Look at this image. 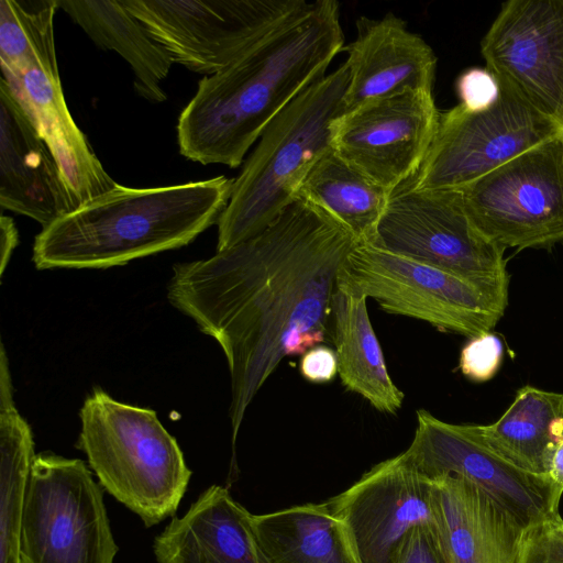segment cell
I'll list each match as a JSON object with an SVG mask.
<instances>
[{
  "label": "cell",
  "mask_w": 563,
  "mask_h": 563,
  "mask_svg": "<svg viewBox=\"0 0 563 563\" xmlns=\"http://www.w3.org/2000/svg\"><path fill=\"white\" fill-rule=\"evenodd\" d=\"M356 240L297 198L264 231L207 260L174 266L172 306L221 346L235 442L245 411L286 356L330 336L331 299Z\"/></svg>",
  "instance_id": "cell-1"
},
{
  "label": "cell",
  "mask_w": 563,
  "mask_h": 563,
  "mask_svg": "<svg viewBox=\"0 0 563 563\" xmlns=\"http://www.w3.org/2000/svg\"><path fill=\"white\" fill-rule=\"evenodd\" d=\"M344 48L335 0H302L220 71L205 76L177 123L186 158L239 167L268 123Z\"/></svg>",
  "instance_id": "cell-2"
},
{
  "label": "cell",
  "mask_w": 563,
  "mask_h": 563,
  "mask_svg": "<svg viewBox=\"0 0 563 563\" xmlns=\"http://www.w3.org/2000/svg\"><path fill=\"white\" fill-rule=\"evenodd\" d=\"M233 181L217 176L151 188L117 184L43 227L32 261L37 269L109 268L185 246L218 223Z\"/></svg>",
  "instance_id": "cell-3"
},
{
  "label": "cell",
  "mask_w": 563,
  "mask_h": 563,
  "mask_svg": "<svg viewBox=\"0 0 563 563\" xmlns=\"http://www.w3.org/2000/svg\"><path fill=\"white\" fill-rule=\"evenodd\" d=\"M343 63L292 99L265 128L218 220L217 252L254 238L297 198L313 165L331 146L332 122L345 111Z\"/></svg>",
  "instance_id": "cell-4"
},
{
  "label": "cell",
  "mask_w": 563,
  "mask_h": 563,
  "mask_svg": "<svg viewBox=\"0 0 563 563\" xmlns=\"http://www.w3.org/2000/svg\"><path fill=\"white\" fill-rule=\"evenodd\" d=\"M79 416L78 446L100 485L146 527L174 515L191 471L156 412L118 401L96 388Z\"/></svg>",
  "instance_id": "cell-5"
},
{
  "label": "cell",
  "mask_w": 563,
  "mask_h": 563,
  "mask_svg": "<svg viewBox=\"0 0 563 563\" xmlns=\"http://www.w3.org/2000/svg\"><path fill=\"white\" fill-rule=\"evenodd\" d=\"M372 245L456 275L508 305L506 250L473 224L461 189L404 184L391 194Z\"/></svg>",
  "instance_id": "cell-6"
},
{
  "label": "cell",
  "mask_w": 563,
  "mask_h": 563,
  "mask_svg": "<svg viewBox=\"0 0 563 563\" xmlns=\"http://www.w3.org/2000/svg\"><path fill=\"white\" fill-rule=\"evenodd\" d=\"M102 486L86 463L36 454L25 489L22 563H113Z\"/></svg>",
  "instance_id": "cell-7"
},
{
  "label": "cell",
  "mask_w": 563,
  "mask_h": 563,
  "mask_svg": "<svg viewBox=\"0 0 563 563\" xmlns=\"http://www.w3.org/2000/svg\"><path fill=\"white\" fill-rule=\"evenodd\" d=\"M339 277L388 313L468 339L492 332L505 312L474 284L372 244L355 246Z\"/></svg>",
  "instance_id": "cell-8"
},
{
  "label": "cell",
  "mask_w": 563,
  "mask_h": 563,
  "mask_svg": "<svg viewBox=\"0 0 563 563\" xmlns=\"http://www.w3.org/2000/svg\"><path fill=\"white\" fill-rule=\"evenodd\" d=\"M497 101L481 111L457 104L440 113L416 189H461L562 132V126L500 85Z\"/></svg>",
  "instance_id": "cell-9"
},
{
  "label": "cell",
  "mask_w": 563,
  "mask_h": 563,
  "mask_svg": "<svg viewBox=\"0 0 563 563\" xmlns=\"http://www.w3.org/2000/svg\"><path fill=\"white\" fill-rule=\"evenodd\" d=\"M461 191L473 224L505 250L563 241V131Z\"/></svg>",
  "instance_id": "cell-10"
},
{
  "label": "cell",
  "mask_w": 563,
  "mask_h": 563,
  "mask_svg": "<svg viewBox=\"0 0 563 563\" xmlns=\"http://www.w3.org/2000/svg\"><path fill=\"white\" fill-rule=\"evenodd\" d=\"M173 63L213 75L302 0H121Z\"/></svg>",
  "instance_id": "cell-11"
},
{
  "label": "cell",
  "mask_w": 563,
  "mask_h": 563,
  "mask_svg": "<svg viewBox=\"0 0 563 563\" xmlns=\"http://www.w3.org/2000/svg\"><path fill=\"white\" fill-rule=\"evenodd\" d=\"M404 453L431 482L455 476L476 485L528 529L561 517V498L551 479L504 460L478 438L473 424L442 421L420 409L413 439Z\"/></svg>",
  "instance_id": "cell-12"
},
{
  "label": "cell",
  "mask_w": 563,
  "mask_h": 563,
  "mask_svg": "<svg viewBox=\"0 0 563 563\" xmlns=\"http://www.w3.org/2000/svg\"><path fill=\"white\" fill-rule=\"evenodd\" d=\"M440 113L428 90L372 99L332 122L331 146L342 159L393 194L421 167Z\"/></svg>",
  "instance_id": "cell-13"
},
{
  "label": "cell",
  "mask_w": 563,
  "mask_h": 563,
  "mask_svg": "<svg viewBox=\"0 0 563 563\" xmlns=\"http://www.w3.org/2000/svg\"><path fill=\"white\" fill-rule=\"evenodd\" d=\"M486 68L563 125V0H509L481 43Z\"/></svg>",
  "instance_id": "cell-14"
},
{
  "label": "cell",
  "mask_w": 563,
  "mask_h": 563,
  "mask_svg": "<svg viewBox=\"0 0 563 563\" xmlns=\"http://www.w3.org/2000/svg\"><path fill=\"white\" fill-rule=\"evenodd\" d=\"M360 563H398L421 526H435L433 483L405 453L383 461L329 500Z\"/></svg>",
  "instance_id": "cell-15"
},
{
  "label": "cell",
  "mask_w": 563,
  "mask_h": 563,
  "mask_svg": "<svg viewBox=\"0 0 563 563\" xmlns=\"http://www.w3.org/2000/svg\"><path fill=\"white\" fill-rule=\"evenodd\" d=\"M0 206L26 216L43 227L80 207L47 144L2 77Z\"/></svg>",
  "instance_id": "cell-16"
},
{
  "label": "cell",
  "mask_w": 563,
  "mask_h": 563,
  "mask_svg": "<svg viewBox=\"0 0 563 563\" xmlns=\"http://www.w3.org/2000/svg\"><path fill=\"white\" fill-rule=\"evenodd\" d=\"M356 30V37L343 48L349 70L345 111L407 90L432 91L437 56L406 21L391 12L380 19L361 16Z\"/></svg>",
  "instance_id": "cell-17"
},
{
  "label": "cell",
  "mask_w": 563,
  "mask_h": 563,
  "mask_svg": "<svg viewBox=\"0 0 563 563\" xmlns=\"http://www.w3.org/2000/svg\"><path fill=\"white\" fill-rule=\"evenodd\" d=\"M435 530L448 563H518L528 528L468 481H432Z\"/></svg>",
  "instance_id": "cell-18"
},
{
  "label": "cell",
  "mask_w": 563,
  "mask_h": 563,
  "mask_svg": "<svg viewBox=\"0 0 563 563\" xmlns=\"http://www.w3.org/2000/svg\"><path fill=\"white\" fill-rule=\"evenodd\" d=\"M16 101L51 150L79 205L112 189L117 183L93 153L65 101L58 68L31 66L1 70Z\"/></svg>",
  "instance_id": "cell-19"
},
{
  "label": "cell",
  "mask_w": 563,
  "mask_h": 563,
  "mask_svg": "<svg viewBox=\"0 0 563 563\" xmlns=\"http://www.w3.org/2000/svg\"><path fill=\"white\" fill-rule=\"evenodd\" d=\"M157 563H272L252 528V514L219 485L206 489L154 541Z\"/></svg>",
  "instance_id": "cell-20"
},
{
  "label": "cell",
  "mask_w": 563,
  "mask_h": 563,
  "mask_svg": "<svg viewBox=\"0 0 563 563\" xmlns=\"http://www.w3.org/2000/svg\"><path fill=\"white\" fill-rule=\"evenodd\" d=\"M367 297L338 277L331 299L330 338L335 346L343 386L365 398L376 410L396 413L404 393L394 384L372 327Z\"/></svg>",
  "instance_id": "cell-21"
},
{
  "label": "cell",
  "mask_w": 563,
  "mask_h": 563,
  "mask_svg": "<svg viewBox=\"0 0 563 563\" xmlns=\"http://www.w3.org/2000/svg\"><path fill=\"white\" fill-rule=\"evenodd\" d=\"M59 9L102 49L117 52L130 65L134 89L152 102L167 99L162 82L173 60L121 0H58Z\"/></svg>",
  "instance_id": "cell-22"
},
{
  "label": "cell",
  "mask_w": 563,
  "mask_h": 563,
  "mask_svg": "<svg viewBox=\"0 0 563 563\" xmlns=\"http://www.w3.org/2000/svg\"><path fill=\"white\" fill-rule=\"evenodd\" d=\"M473 427L478 438L504 460L522 471L549 477L554 452L563 439V394L526 385L497 421Z\"/></svg>",
  "instance_id": "cell-23"
},
{
  "label": "cell",
  "mask_w": 563,
  "mask_h": 563,
  "mask_svg": "<svg viewBox=\"0 0 563 563\" xmlns=\"http://www.w3.org/2000/svg\"><path fill=\"white\" fill-rule=\"evenodd\" d=\"M252 528L272 563H360L329 500L252 515Z\"/></svg>",
  "instance_id": "cell-24"
},
{
  "label": "cell",
  "mask_w": 563,
  "mask_h": 563,
  "mask_svg": "<svg viewBox=\"0 0 563 563\" xmlns=\"http://www.w3.org/2000/svg\"><path fill=\"white\" fill-rule=\"evenodd\" d=\"M390 196L332 148L313 165L298 192V198L341 224L358 245L374 243Z\"/></svg>",
  "instance_id": "cell-25"
},
{
  "label": "cell",
  "mask_w": 563,
  "mask_h": 563,
  "mask_svg": "<svg viewBox=\"0 0 563 563\" xmlns=\"http://www.w3.org/2000/svg\"><path fill=\"white\" fill-rule=\"evenodd\" d=\"M35 455L31 428L15 405L0 408V563H22L25 489Z\"/></svg>",
  "instance_id": "cell-26"
},
{
  "label": "cell",
  "mask_w": 563,
  "mask_h": 563,
  "mask_svg": "<svg viewBox=\"0 0 563 563\" xmlns=\"http://www.w3.org/2000/svg\"><path fill=\"white\" fill-rule=\"evenodd\" d=\"M58 0L0 1L1 70L58 68L54 16Z\"/></svg>",
  "instance_id": "cell-27"
},
{
  "label": "cell",
  "mask_w": 563,
  "mask_h": 563,
  "mask_svg": "<svg viewBox=\"0 0 563 563\" xmlns=\"http://www.w3.org/2000/svg\"><path fill=\"white\" fill-rule=\"evenodd\" d=\"M503 356L501 339L493 332H487L470 339L464 345L460 356V369L473 382H487L497 373Z\"/></svg>",
  "instance_id": "cell-28"
},
{
  "label": "cell",
  "mask_w": 563,
  "mask_h": 563,
  "mask_svg": "<svg viewBox=\"0 0 563 563\" xmlns=\"http://www.w3.org/2000/svg\"><path fill=\"white\" fill-rule=\"evenodd\" d=\"M518 563H563V519L528 530Z\"/></svg>",
  "instance_id": "cell-29"
},
{
  "label": "cell",
  "mask_w": 563,
  "mask_h": 563,
  "mask_svg": "<svg viewBox=\"0 0 563 563\" xmlns=\"http://www.w3.org/2000/svg\"><path fill=\"white\" fill-rule=\"evenodd\" d=\"M460 104L471 111H481L493 106L500 92L495 75L487 68L471 67L460 74L455 82Z\"/></svg>",
  "instance_id": "cell-30"
},
{
  "label": "cell",
  "mask_w": 563,
  "mask_h": 563,
  "mask_svg": "<svg viewBox=\"0 0 563 563\" xmlns=\"http://www.w3.org/2000/svg\"><path fill=\"white\" fill-rule=\"evenodd\" d=\"M398 563H448L435 526L416 528L405 543Z\"/></svg>",
  "instance_id": "cell-31"
},
{
  "label": "cell",
  "mask_w": 563,
  "mask_h": 563,
  "mask_svg": "<svg viewBox=\"0 0 563 563\" xmlns=\"http://www.w3.org/2000/svg\"><path fill=\"white\" fill-rule=\"evenodd\" d=\"M299 369L311 383H328L338 374L336 354L328 346L317 345L301 356Z\"/></svg>",
  "instance_id": "cell-32"
},
{
  "label": "cell",
  "mask_w": 563,
  "mask_h": 563,
  "mask_svg": "<svg viewBox=\"0 0 563 563\" xmlns=\"http://www.w3.org/2000/svg\"><path fill=\"white\" fill-rule=\"evenodd\" d=\"M19 243L18 229L10 217L0 218V274L3 275L11 255Z\"/></svg>",
  "instance_id": "cell-33"
},
{
  "label": "cell",
  "mask_w": 563,
  "mask_h": 563,
  "mask_svg": "<svg viewBox=\"0 0 563 563\" xmlns=\"http://www.w3.org/2000/svg\"><path fill=\"white\" fill-rule=\"evenodd\" d=\"M549 478L553 484L555 494L561 498L563 495V439L560 441L554 452L549 471Z\"/></svg>",
  "instance_id": "cell-34"
},
{
  "label": "cell",
  "mask_w": 563,
  "mask_h": 563,
  "mask_svg": "<svg viewBox=\"0 0 563 563\" xmlns=\"http://www.w3.org/2000/svg\"><path fill=\"white\" fill-rule=\"evenodd\" d=\"M562 131H563V125H562Z\"/></svg>",
  "instance_id": "cell-35"
}]
</instances>
